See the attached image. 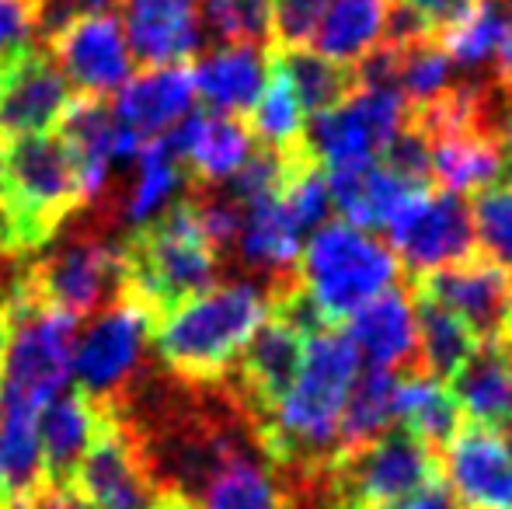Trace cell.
<instances>
[{"mask_svg": "<svg viewBox=\"0 0 512 509\" xmlns=\"http://www.w3.org/2000/svg\"><path fill=\"white\" fill-rule=\"evenodd\" d=\"M363 363L352 342L335 328H314L304 339V360L286 391L255 415L258 447L286 468H321L338 454L345 401Z\"/></svg>", "mask_w": 512, "mask_h": 509, "instance_id": "obj_1", "label": "cell"}, {"mask_svg": "<svg viewBox=\"0 0 512 509\" xmlns=\"http://www.w3.org/2000/svg\"><path fill=\"white\" fill-rule=\"evenodd\" d=\"M272 311L276 297L255 279L216 283L157 321V360L182 384L209 387L234 370L251 335L272 318Z\"/></svg>", "mask_w": 512, "mask_h": 509, "instance_id": "obj_2", "label": "cell"}, {"mask_svg": "<svg viewBox=\"0 0 512 509\" xmlns=\"http://www.w3.org/2000/svg\"><path fill=\"white\" fill-rule=\"evenodd\" d=\"M88 206L67 143L56 133L4 140L0 182V255L14 265L49 248Z\"/></svg>", "mask_w": 512, "mask_h": 509, "instance_id": "obj_3", "label": "cell"}, {"mask_svg": "<svg viewBox=\"0 0 512 509\" xmlns=\"http://www.w3.org/2000/svg\"><path fill=\"white\" fill-rule=\"evenodd\" d=\"M119 293L133 297L157 321L178 304L206 293L220 276V252L203 238L189 199L171 203L161 217L133 227L119 241Z\"/></svg>", "mask_w": 512, "mask_h": 509, "instance_id": "obj_4", "label": "cell"}, {"mask_svg": "<svg viewBox=\"0 0 512 509\" xmlns=\"http://www.w3.org/2000/svg\"><path fill=\"white\" fill-rule=\"evenodd\" d=\"M401 265L391 245L366 227L328 220L307 234L293 290L321 328L349 321L373 297L394 290Z\"/></svg>", "mask_w": 512, "mask_h": 509, "instance_id": "obj_5", "label": "cell"}, {"mask_svg": "<svg viewBox=\"0 0 512 509\" xmlns=\"http://www.w3.org/2000/svg\"><path fill=\"white\" fill-rule=\"evenodd\" d=\"M119 279V245H112L98 227H81L63 241L56 238L28 262L14 265L11 283L21 297L81 321L98 307L112 304L119 293Z\"/></svg>", "mask_w": 512, "mask_h": 509, "instance_id": "obj_6", "label": "cell"}, {"mask_svg": "<svg viewBox=\"0 0 512 509\" xmlns=\"http://www.w3.org/2000/svg\"><path fill=\"white\" fill-rule=\"evenodd\" d=\"M11 290V335L4 353V377H0V401H18L28 408H46L60 398L74 374V346L81 321L56 307L35 304Z\"/></svg>", "mask_w": 512, "mask_h": 509, "instance_id": "obj_7", "label": "cell"}, {"mask_svg": "<svg viewBox=\"0 0 512 509\" xmlns=\"http://www.w3.org/2000/svg\"><path fill=\"white\" fill-rule=\"evenodd\" d=\"M408 126V102L394 84H356L338 105L307 119V161H317L321 171L380 161Z\"/></svg>", "mask_w": 512, "mask_h": 509, "instance_id": "obj_8", "label": "cell"}, {"mask_svg": "<svg viewBox=\"0 0 512 509\" xmlns=\"http://www.w3.org/2000/svg\"><path fill=\"white\" fill-rule=\"evenodd\" d=\"M70 489L91 509H154L161 492H168L157 482L136 426L115 401H105V419Z\"/></svg>", "mask_w": 512, "mask_h": 509, "instance_id": "obj_9", "label": "cell"}, {"mask_svg": "<svg viewBox=\"0 0 512 509\" xmlns=\"http://www.w3.org/2000/svg\"><path fill=\"white\" fill-rule=\"evenodd\" d=\"M387 245L401 269L415 276H436V272L474 258V217L467 199L450 192H432L429 185H418L405 203L394 210L384 224Z\"/></svg>", "mask_w": 512, "mask_h": 509, "instance_id": "obj_10", "label": "cell"}, {"mask_svg": "<svg viewBox=\"0 0 512 509\" xmlns=\"http://www.w3.org/2000/svg\"><path fill=\"white\" fill-rule=\"evenodd\" d=\"M154 339V318L133 297L115 300L95 318V325L74 346V374L81 391L98 401H119L129 381L140 374L143 349Z\"/></svg>", "mask_w": 512, "mask_h": 509, "instance_id": "obj_11", "label": "cell"}, {"mask_svg": "<svg viewBox=\"0 0 512 509\" xmlns=\"http://www.w3.org/2000/svg\"><path fill=\"white\" fill-rule=\"evenodd\" d=\"M345 503L373 506V509H398L411 496L425 492L439 482V457L429 443L405 429H391L370 447L342 457L338 464Z\"/></svg>", "mask_w": 512, "mask_h": 509, "instance_id": "obj_12", "label": "cell"}, {"mask_svg": "<svg viewBox=\"0 0 512 509\" xmlns=\"http://www.w3.org/2000/svg\"><path fill=\"white\" fill-rule=\"evenodd\" d=\"M425 300L464 321L481 346L512 339V272L492 258H467L425 276Z\"/></svg>", "mask_w": 512, "mask_h": 509, "instance_id": "obj_13", "label": "cell"}, {"mask_svg": "<svg viewBox=\"0 0 512 509\" xmlns=\"http://www.w3.org/2000/svg\"><path fill=\"white\" fill-rule=\"evenodd\" d=\"M49 53L77 95L105 98L133 77V53L115 14H77L49 35Z\"/></svg>", "mask_w": 512, "mask_h": 509, "instance_id": "obj_14", "label": "cell"}, {"mask_svg": "<svg viewBox=\"0 0 512 509\" xmlns=\"http://www.w3.org/2000/svg\"><path fill=\"white\" fill-rule=\"evenodd\" d=\"M70 84L42 46H28L0 67V140L42 136L60 126Z\"/></svg>", "mask_w": 512, "mask_h": 509, "instance_id": "obj_15", "label": "cell"}, {"mask_svg": "<svg viewBox=\"0 0 512 509\" xmlns=\"http://www.w3.org/2000/svg\"><path fill=\"white\" fill-rule=\"evenodd\" d=\"M439 471L460 509H512V450L502 429L460 426L443 443Z\"/></svg>", "mask_w": 512, "mask_h": 509, "instance_id": "obj_16", "label": "cell"}, {"mask_svg": "<svg viewBox=\"0 0 512 509\" xmlns=\"http://www.w3.org/2000/svg\"><path fill=\"white\" fill-rule=\"evenodd\" d=\"M196 81L192 67L175 63V67H147L140 77H129L119 88L112 119L119 133L133 143L136 150L150 140H161L175 126L196 112Z\"/></svg>", "mask_w": 512, "mask_h": 509, "instance_id": "obj_17", "label": "cell"}, {"mask_svg": "<svg viewBox=\"0 0 512 509\" xmlns=\"http://www.w3.org/2000/svg\"><path fill=\"white\" fill-rule=\"evenodd\" d=\"M345 339L352 342L366 370L398 374L418 360V304L401 286L373 297L345 321Z\"/></svg>", "mask_w": 512, "mask_h": 509, "instance_id": "obj_18", "label": "cell"}, {"mask_svg": "<svg viewBox=\"0 0 512 509\" xmlns=\"http://www.w3.org/2000/svg\"><path fill=\"white\" fill-rule=\"evenodd\" d=\"M164 140L199 185H227L255 154V136L248 123L220 112H192Z\"/></svg>", "mask_w": 512, "mask_h": 509, "instance_id": "obj_19", "label": "cell"}, {"mask_svg": "<svg viewBox=\"0 0 512 509\" xmlns=\"http://www.w3.org/2000/svg\"><path fill=\"white\" fill-rule=\"evenodd\" d=\"M429 133V178L450 196H481L506 175L499 136L485 126H443Z\"/></svg>", "mask_w": 512, "mask_h": 509, "instance_id": "obj_20", "label": "cell"}, {"mask_svg": "<svg viewBox=\"0 0 512 509\" xmlns=\"http://www.w3.org/2000/svg\"><path fill=\"white\" fill-rule=\"evenodd\" d=\"M126 42L133 60L175 67L199 53V0H126Z\"/></svg>", "mask_w": 512, "mask_h": 509, "instance_id": "obj_21", "label": "cell"}, {"mask_svg": "<svg viewBox=\"0 0 512 509\" xmlns=\"http://www.w3.org/2000/svg\"><path fill=\"white\" fill-rule=\"evenodd\" d=\"M304 339L307 332H300L290 318H283L276 311L251 335V342L244 346L234 370H237V394L255 408V415L265 412L286 391V384L297 377L300 360H304Z\"/></svg>", "mask_w": 512, "mask_h": 509, "instance_id": "obj_22", "label": "cell"}, {"mask_svg": "<svg viewBox=\"0 0 512 509\" xmlns=\"http://www.w3.org/2000/svg\"><path fill=\"white\" fill-rule=\"evenodd\" d=\"M105 419V401L84 394L81 387L53 398L39 412L42 475L49 485H70Z\"/></svg>", "mask_w": 512, "mask_h": 509, "instance_id": "obj_23", "label": "cell"}, {"mask_svg": "<svg viewBox=\"0 0 512 509\" xmlns=\"http://www.w3.org/2000/svg\"><path fill=\"white\" fill-rule=\"evenodd\" d=\"M56 136L67 143L70 157H74L84 199L88 203H105L112 164L119 161L112 105L105 98H88V95L70 98L67 112H63L60 126H56Z\"/></svg>", "mask_w": 512, "mask_h": 509, "instance_id": "obj_24", "label": "cell"}, {"mask_svg": "<svg viewBox=\"0 0 512 509\" xmlns=\"http://www.w3.org/2000/svg\"><path fill=\"white\" fill-rule=\"evenodd\" d=\"M391 11L394 0H328L310 49L342 70L359 67L366 56L387 46Z\"/></svg>", "mask_w": 512, "mask_h": 509, "instance_id": "obj_25", "label": "cell"}, {"mask_svg": "<svg viewBox=\"0 0 512 509\" xmlns=\"http://www.w3.org/2000/svg\"><path fill=\"white\" fill-rule=\"evenodd\" d=\"M272 60L262 46H216L192 67L196 98H203L220 116L251 112L265 81H269Z\"/></svg>", "mask_w": 512, "mask_h": 509, "instance_id": "obj_26", "label": "cell"}, {"mask_svg": "<svg viewBox=\"0 0 512 509\" xmlns=\"http://www.w3.org/2000/svg\"><path fill=\"white\" fill-rule=\"evenodd\" d=\"M304 241L307 238L290 224V217L279 206V196H272L241 210V231H237L234 248L251 272L272 279L276 286H290L297 276Z\"/></svg>", "mask_w": 512, "mask_h": 509, "instance_id": "obj_27", "label": "cell"}, {"mask_svg": "<svg viewBox=\"0 0 512 509\" xmlns=\"http://www.w3.org/2000/svg\"><path fill=\"white\" fill-rule=\"evenodd\" d=\"M338 220L366 227V231H384V224L394 217L401 203L418 189L415 182L398 178L384 161L356 164V168L324 171Z\"/></svg>", "mask_w": 512, "mask_h": 509, "instance_id": "obj_28", "label": "cell"}, {"mask_svg": "<svg viewBox=\"0 0 512 509\" xmlns=\"http://www.w3.org/2000/svg\"><path fill=\"white\" fill-rule=\"evenodd\" d=\"M453 401L467 426L506 429L512 422V360L502 346H478L453 374Z\"/></svg>", "mask_w": 512, "mask_h": 509, "instance_id": "obj_29", "label": "cell"}, {"mask_svg": "<svg viewBox=\"0 0 512 509\" xmlns=\"http://www.w3.org/2000/svg\"><path fill=\"white\" fill-rule=\"evenodd\" d=\"M199 509H293L279 478L251 450H241L209 475L199 489Z\"/></svg>", "mask_w": 512, "mask_h": 509, "instance_id": "obj_30", "label": "cell"}, {"mask_svg": "<svg viewBox=\"0 0 512 509\" xmlns=\"http://www.w3.org/2000/svg\"><path fill=\"white\" fill-rule=\"evenodd\" d=\"M394 426L418 436L429 447H443L464 422L446 381L432 374H408L394 384Z\"/></svg>", "mask_w": 512, "mask_h": 509, "instance_id": "obj_31", "label": "cell"}, {"mask_svg": "<svg viewBox=\"0 0 512 509\" xmlns=\"http://www.w3.org/2000/svg\"><path fill=\"white\" fill-rule=\"evenodd\" d=\"M46 482L39 450V408L0 401V492L7 503Z\"/></svg>", "mask_w": 512, "mask_h": 509, "instance_id": "obj_32", "label": "cell"}, {"mask_svg": "<svg viewBox=\"0 0 512 509\" xmlns=\"http://www.w3.org/2000/svg\"><path fill=\"white\" fill-rule=\"evenodd\" d=\"M394 384L398 377L384 370H363L349 401H345L342 429H338V454L349 457L370 447L394 429Z\"/></svg>", "mask_w": 512, "mask_h": 509, "instance_id": "obj_33", "label": "cell"}, {"mask_svg": "<svg viewBox=\"0 0 512 509\" xmlns=\"http://www.w3.org/2000/svg\"><path fill=\"white\" fill-rule=\"evenodd\" d=\"M133 161H136V178H133V189H129L126 203H122V220L140 227L168 210V199L175 196L185 182V168L164 136L161 140L143 143Z\"/></svg>", "mask_w": 512, "mask_h": 509, "instance_id": "obj_34", "label": "cell"}, {"mask_svg": "<svg viewBox=\"0 0 512 509\" xmlns=\"http://www.w3.org/2000/svg\"><path fill=\"white\" fill-rule=\"evenodd\" d=\"M251 136L265 143V150L276 154H293L304 143L307 109L300 105L293 84L283 77V70L272 63L269 81H265L258 102L251 105Z\"/></svg>", "mask_w": 512, "mask_h": 509, "instance_id": "obj_35", "label": "cell"}, {"mask_svg": "<svg viewBox=\"0 0 512 509\" xmlns=\"http://www.w3.org/2000/svg\"><path fill=\"white\" fill-rule=\"evenodd\" d=\"M478 346L481 342L471 335V328L453 318L450 311H443L432 300L418 304V360L425 367L422 374L446 381L471 360Z\"/></svg>", "mask_w": 512, "mask_h": 509, "instance_id": "obj_36", "label": "cell"}, {"mask_svg": "<svg viewBox=\"0 0 512 509\" xmlns=\"http://www.w3.org/2000/svg\"><path fill=\"white\" fill-rule=\"evenodd\" d=\"M398 49V63H394V88L408 102V109H432L450 95L457 84V70H453L450 56L443 53V46H436L432 39L411 42V46H394Z\"/></svg>", "mask_w": 512, "mask_h": 509, "instance_id": "obj_37", "label": "cell"}, {"mask_svg": "<svg viewBox=\"0 0 512 509\" xmlns=\"http://www.w3.org/2000/svg\"><path fill=\"white\" fill-rule=\"evenodd\" d=\"M272 63H276V67L283 70L286 81L293 84L300 105L307 109V119L314 116V112H324V109H331V105H338L352 88L349 70L335 67L331 60L317 56L310 46L283 49V53H279Z\"/></svg>", "mask_w": 512, "mask_h": 509, "instance_id": "obj_38", "label": "cell"}, {"mask_svg": "<svg viewBox=\"0 0 512 509\" xmlns=\"http://www.w3.org/2000/svg\"><path fill=\"white\" fill-rule=\"evenodd\" d=\"M502 35V4L499 0H474V7L443 32V53L450 56L453 70L478 74L495 60Z\"/></svg>", "mask_w": 512, "mask_h": 509, "instance_id": "obj_39", "label": "cell"}, {"mask_svg": "<svg viewBox=\"0 0 512 509\" xmlns=\"http://www.w3.org/2000/svg\"><path fill=\"white\" fill-rule=\"evenodd\" d=\"M199 21L220 46H265L272 39V0H199Z\"/></svg>", "mask_w": 512, "mask_h": 509, "instance_id": "obj_40", "label": "cell"}, {"mask_svg": "<svg viewBox=\"0 0 512 509\" xmlns=\"http://www.w3.org/2000/svg\"><path fill=\"white\" fill-rule=\"evenodd\" d=\"M279 206L290 217V224L300 234L317 231L321 224H328L335 206H331V192H328V178L307 157H293L290 175H286L283 189H279Z\"/></svg>", "mask_w": 512, "mask_h": 509, "instance_id": "obj_41", "label": "cell"}, {"mask_svg": "<svg viewBox=\"0 0 512 509\" xmlns=\"http://www.w3.org/2000/svg\"><path fill=\"white\" fill-rule=\"evenodd\" d=\"M474 238L485 248L492 262L512 272V182H499L488 192H481L471 206Z\"/></svg>", "mask_w": 512, "mask_h": 509, "instance_id": "obj_42", "label": "cell"}, {"mask_svg": "<svg viewBox=\"0 0 512 509\" xmlns=\"http://www.w3.org/2000/svg\"><path fill=\"white\" fill-rule=\"evenodd\" d=\"M328 0H272V35L283 49H304L314 39Z\"/></svg>", "mask_w": 512, "mask_h": 509, "instance_id": "obj_43", "label": "cell"}, {"mask_svg": "<svg viewBox=\"0 0 512 509\" xmlns=\"http://www.w3.org/2000/svg\"><path fill=\"white\" fill-rule=\"evenodd\" d=\"M35 32H39L35 0H0V67L21 49L35 46Z\"/></svg>", "mask_w": 512, "mask_h": 509, "instance_id": "obj_44", "label": "cell"}, {"mask_svg": "<svg viewBox=\"0 0 512 509\" xmlns=\"http://www.w3.org/2000/svg\"><path fill=\"white\" fill-rule=\"evenodd\" d=\"M380 161L405 182L425 185V178H429V133L422 126H408L405 133H398V140L387 147Z\"/></svg>", "mask_w": 512, "mask_h": 509, "instance_id": "obj_45", "label": "cell"}, {"mask_svg": "<svg viewBox=\"0 0 512 509\" xmlns=\"http://www.w3.org/2000/svg\"><path fill=\"white\" fill-rule=\"evenodd\" d=\"M7 509H91L84 503L81 496H77L70 485H49L42 482L39 489H32L28 496L14 499V503H7Z\"/></svg>", "mask_w": 512, "mask_h": 509, "instance_id": "obj_46", "label": "cell"}, {"mask_svg": "<svg viewBox=\"0 0 512 509\" xmlns=\"http://www.w3.org/2000/svg\"><path fill=\"white\" fill-rule=\"evenodd\" d=\"M495 67H499L502 84L512 88V0L509 7H502V35H499V49H495Z\"/></svg>", "mask_w": 512, "mask_h": 509, "instance_id": "obj_47", "label": "cell"}, {"mask_svg": "<svg viewBox=\"0 0 512 509\" xmlns=\"http://www.w3.org/2000/svg\"><path fill=\"white\" fill-rule=\"evenodd\" d=\"M398 509H460L453 503V496L443 489V485H429L425 492H418V496H411L408 503H401Z\"/></svg>", "mask_w": 512, "mask_h": 509, "instance_id": "obj_48", "label": "cell"}, {"mask_svg": "<svg viewBox=\"0 0 512 509\" xmlns=\"http://www.w3.org/2000/svg\"><path fill=\"white\" fill-rule=\"evenodd\" d=\"M7 335H11V290H7V279H0V377H4Z\"/></svg>", "mask_w": 512, "mask_h": 509, "instance_id": "obj_49", "label": "cell"}, {"mask_svg": "<svg viewBox=\"0 0 512 509\" xmlns=\"http://www.w3.org/2000/svg\"><path fill=\"white\" fill-rule=\"evenodd\" d=\"M502 154H506V164H512V102L502 112V140H499Z\"/></svg>", "mask_w": 512, "mask_h": 509, "instance_id": "obj_50", "label": "cell"}, {"mask_svg": "<svg viewBox=\"0 0 512 509\" xmlns=\"http://www.w3.org/2000/svg\"><path fill=\"white\" fill-rule=\"evenodd\" d=\"M0 182H4V140H0Z\"/></svg>", "mask_w": 512, "mask_h": 509, "instance_id": "obj_51", "label": "cell"}, {"mask_svg": "<svg viewBox=\"0 0 512 509\" xmlns=\"http://www.w3.org/2000/svg\"><path fill=\"white\" fill-rule=\"evenodd\" d=\"M502 433H506V443H509V450H512V422H509L506 429H502Z\"/></svg>", "mask_w": 512, "mask_h": 509, "instance_id": "obj_52", "label": "cell"}, {"mask_svg": "<svg viewBox=\"0 0 512 509\" xmlns=\"http://www.w3.org/2000/svg\"><path fill=\"white\" fill-rule=\"evenodd\" d=\"M342 509H373V506H359V503H345Z\"/></svg>", "mask_w": 512, "mask_h": 509, "instance_id": "obj_53", "label": "cell"}, {"mask_svg": "<svg viewBox=\"0 0 512 509\" xmlns=\"http://www.w3.org/2000/svg\"><path fill=\"white\" fill-rule=\"evenodd\" d=\"M0 503H7V499H4V492H0Z\"/></svg>", "mask_w": 512, "mask_h": 509, "instance_id": "obj_54", "label": "cell"}, {"mask_svg": "<svg viewBox=\"0 0 512 509\" xmlns=\"http://www.w3.org/2000/svg\"><path fill=\"white\" fill-rule=\"evenodd\" d=\"M0 509H7V503H0Z\"/></svg>", "mask_w": 512, "mask_h": 509, "instance_id": "obj_55", "label": "cell"}, {"mask_svg": "<svg viewBox=\"0 0 512 509\" xmlns=\"http://www.w3.org/2000/svg\"><path fill=\"white\" fill-rule=\"evenodd\" d=\"M509 360H512V353H509Z\"/></svg>", "mask_w": 512, "mask_h": 509, "instance_id": "obj_56", "label": "cell"}]
</instances>
